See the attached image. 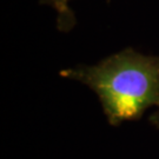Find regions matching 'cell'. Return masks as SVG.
Listing matches in <instances>:
<instances>
[{
	"mask_svg": "<svg viewBox=\"0 0 159 159\" xmlns=\"http://www.w3.org/2000/svg\"><path fill=\"white\" fill-rule=\"evenodd\" d=\"M41 2L52 6L57 11V26L59 31L68 32L73 29L75 17L73 11L68 6V0H43Z\"/></svg>",
	"mask_w": 159,
	"mask_h": 159,
	"instance_id": "7a4b0ae2",
	"label": "cell"
},
{
	"mask_svg": "<svg viewBox=\"0 0 159 159\" xmlns=\"http://www.w3.org/2000/svg\"><path fill=\"white\" fill-rule=\"evenodd\" d=\"M59 74L96 92L112 126L140 119L151 106L159 107V56L129 47L96 65L65 68Z\"/></svg>",
	"mask_w": 159,
	"mask_h": 159,
	"instance_id": "6da1fadb",
	"label": "cell"
},
{
	"mask_svg": "<svg viewBox=\"0 0 159 159\" xmlns=\"http://www.w3.org/2000/svg\"><path fill=\"white\" fill-rule=\"evenodd\" d=\"M150 123H151L154 127L159 129V107L157 111H154L153 113L150 116Z\"/></svg>",
	"mask_w": 159,
	"mask_h": 159,
	"instance_id": "3957f363",
	"label": "cell"
}]
</instances>
